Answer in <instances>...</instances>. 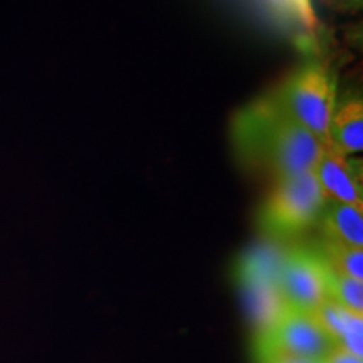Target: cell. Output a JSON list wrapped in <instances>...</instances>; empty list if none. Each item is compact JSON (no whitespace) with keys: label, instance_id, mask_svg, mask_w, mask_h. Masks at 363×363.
I'll return each instance as SVG.
<instances>
[{"label":"cell","instance_id":"1","mask_svg":"<svg viewBox=\"0 0 363 363\" xmlns=\"http://www.w3.org/2000/svg\"><path fill=\"white\" fill-rule=\"evenodd\" d=\"M238 155L276 179L315 172L325 147L284 110L276 91L249 103L234 118Z\"/></svg>","mask_w":363,"mask_h":363},{"label":"cell","instance_id":"2","mask_svg":"<svg viewBox=\"0 0 363 363\" xmlns=\"http://www.w3.org/2000/svg\"><path fill=\"white\" fill-rule=\"evenodd\" d=\"M326 202L315 172L284 177L262 202L257 224L271 240L298 238L316 224Z\"/></svg>","mask_w":363,"mask_h":363},{"label":"cell","instance_id":"3","mask_svg":"<svg viewBox=\"0 0 363 363\" xmlns=\"http://www.w3.org/2000/svg\"><path fill=\"white\" fill-rule=\"evenodd\" d=\"M274 91L284 110L330 148V123L337 108V86L330 71L320 62H310Z\"/></svg>","mask_w":363,"mask_h":363},{"label":"cell","instance_id":"4","mask_svg":"<svg viewBox=\"0 0 363 363\" xmlns=\"http://www.w3.org/2000/svg\"><path fill=\"white\" fill-rule=\"evenodd\" d=\"M337 343L321 330L311 315L288 308L266 333L254 337V355L259 363L274 357H305L323 360Z\"/></svg>","mask_w":363,"mask_h":363},{"label":"cell","instance_id":"5","mask_svg":"<svg viewBox=\"0 0 363 363\" xmlns=\"http://www.w3.org/2000/svg\"><path fill=\"white\" fill-rule=\"evenodd\" d=\"M278 288L286 306L311 315L326 299L325 261L320 251L306 246L286 249Z\"/></svg>","mask_w":363,"mask_h":363},{"label":"cell","instance_id":"6","mask_svg":"<svg viewBox=\"0 0 363 363\" xmlns=\"http://www.w3.org/2000/svg\"><path fill=\"white\" fill-rule=\"evenodd\" d=\"M315 175L326 201L363 207L360 162L333 148H325Z\"/></svg>","mask_w":363,"mask_h":363},{"label":"cell","instance_id":"7","mask_svg":"<svg viewBox=\"0 0 363 363\" xmlns=\"http://www.w3.org/2000/svg\"><path fill=\"white\" fill-rule=\"evenodd\" d=\"M234 276L242 293L244 305L247 308L254 337L266 333L288 310L279 293L278 279L242 271H234Z\"/></svg>","mask_w":363,"mask_h":363},{"label":"cell","instance_id":"8","mask_svg":"<svg viewBox=\"0 0 363 363\" xmlns=\"http://www.w3.org/2000/svg\"><path fill=\"white\" fill-rule=\"evenodd\" d=\"M311 318L321 326L328 337L337 343L338 348L352 353L358 358L363 355V318L338 303L325 299Z\"/></svg>","mask_w":363,"mask_h":363},{"label":"cell","instance_id":"9","mask_svg":"<svg viewBox=\"0 0 363 363\" xmlns=\"http://www.w3.org/2000/svg\"><path fill=\"white\" fill-rule=\"evenodd\" d=\"M330 148L343 155H357L363 148V103L360 98H347L335 108L330 123Z\"/></svg>","mask_w":363,"mask_h":363},{"label":"cell","instance_id":"10","mask_svg":"<svg viewBox=\"0 0 363 363\" xmlns=\"http://www.w3.org/2000/svg\"><path fill=\"white\" fill-rule=\"evenodd\" d=\"M363 207L326 202L321 214L325 235L328 240L362 249L363 246Z\"/></svg>","mask_w":363,"mask_h":363},{"label":"cell","instance_id":"11","mask_svg":"<svg viewBox=\"0 0 363 363\" xmlns=\"http://www.w3.org/2000/svg\"><path fill=\"white\" fill-rule=\"evenodd\" d=\"M325 261V259H323ZM325 293L326 299L338 303L357 315L363 313V283L360 279L338 274L325 262Z\"/></svg>","mask_w":363,"mask_h":363},{"label":"cell","instance_id":"12","mask_svg":"<svg viewBox=\"0 0 363 363\" xmlns=\"http://www.w3.org/2000/svg\"><path fill=\"white\" fill-rule=\"evenodd\" d=\"M326 264L338 274L348 276V278L360 279L363 278V251L358 247L347 246V244L335 242L326 239L323 246L318 249Z\"/></svg>","mask_w":363,"mask_h":363},{"label":"cell","instance_id":"13","mask_svg":"<svg viewBox=\"0 0 363 363\" xmlns=\"http://www.w3.org/2000/svg\"><path fill=\"white\" fill-rule=\"evenodd\" d=\"M271 2L289 21L298 22L308 30H313L316 27L318 19L313 11L311 0H271Z\"/></svg>","mask_w":363,"mask_h":363},{"label":"cell","instance_id":"14","mask_svg":"<svg viewBox=\"0 0 363 363\" xmlns=\"http://www.w3.org/2000/svg\"><path fill=\"white\" fill-rule=\"evenodd\" d=\"M323 363H362V358H358L352 353L342 350V348H335L330 355H326L323 360Z\"/></svg>","mask_w":363,"mask_h":363},{"label":"cell","instance_id":"15","mask_svg":"<svg viewBox=\"0 0 363 363\" xmlns=\"http://www.w3.org/2000/svg\"><path fill=\"white\" fill-rule=\"evenodd\" d=\"M264 363H323L321 360H313L305 357H274L266 360Z\"/></svg>","mask_w":363,"mask_h":363},{"label":"cell","instance_id":"16","mask_svg":"<svg viewBox=\"0 0 363 363\" xmlns=\"http://www.w3.org/2000/svg\"><path fill=\"white\" fill-rule=\"evenodd\" d=\"M328 2L338 7L340 11H355L362 6V0H328Z\"/></svg>","mask_w":363,"mask_h":363}]
</instances>
